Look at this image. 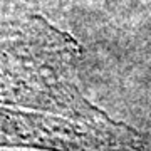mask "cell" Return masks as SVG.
I'll return each instance as SVG.
<instances>
[{
  "label": "cell",
  "mask_w": 151,
  "mask_h": 151,
  "mask_svg": "<svg viewBox=\"0 0 151 151\" xmlns=\"http://www.w3.org/2000/svg\"><path fill=\"white\" fill-rule=\"evenodd\" d=\"M0 146L55 151H151V136L106 114L92 121H65L0 108Z\"/></svg>",
  "instance_id": "6da1fadb"
}]
</instances>
